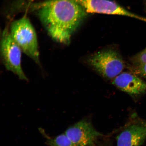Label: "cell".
Masks as SVG:
<instances>
[{
    "instance_id": "obj_1",
    "label": "cell",
    "mask_w": 146,
    "mask_h": 146,
    "mask_svg": "<svg viewBox=\"0 0 146 146\" xmlns=\"http://www.w3.org/2000/svg\"><path fill=\"white\" fill-rule=\"evenodd\" d=\"M39 19L49 35L67 44L87 13L76 0H49L38 7Z\"/></svg>"
},
{
    "instance_id": "obj_2",
    "label": "cell",
    "mask_w": 146,
    "mask_h": 146,
    "mask_svg": "<svg viewBox=\"0 0 146 146\" xmlns=\"http://www.w3.org/2000/svg\"><path fill=\"white\" fill-rule=\"evenodd\" d=\"M10 33L23 53L39 63V53L36 31L30 20L23 16L11 25Z\"/></svg>"
},
{
    "instance_id": "obj_3",
    "label": "cell",
    "mask_w": 146,
    "mask_h": 146,
    "mask_svg": "<svg viewBox=\"0 0 146 146\" xmlns=\"http://www.w3.org/2000/svg\"><path fill=\"white\" fill-rule=\"evenodd\" d=\"M87 62L103 77L113 79L121 74L125 67L124 61L116 50L107 49L90 55Z\"/></svg>"
},
{
    "instance_id": "obj_4",
    "label": "cell",
    "mask_w": 146,
    "mask_h": 146,
    "mask_svg": "<svg viewBox=\"0 0 146 146\" xmlns=\"http://www.w3.org/2000/svg\"><path fill=\"white\" fill-rule=\"evenodd\" d=\"M1 51L5 68L16 74L20 79L27 81L28 78L21 66L23 51L13 39L10 32L7 30H5L3 33L1 41Z\"/></svg>"
},
{
    "instance_id": "obj_5",
    "label": "cell",
    "mask_w": 146,
    "mask_h": 146,
    "mask_svg": "<svg viewBox=\"0 0 146 146\" xmlns=\"http://www.w3.org/2000/svg\"><path fill=\"white\" fill-rule=\"evenodd\" d=\"M65 133L75 146H95L98 138L102 136L87 119L78 122Z\"/></svg>"
},
{
    "instance_id": "obj_6",
    "label": "cell",
    "mask_w": 146,
    "mask_h": 146,
    "mask_svg": "<svg viewBox=\"0 0 146 146\" xmlns=\"http://www.w3.org/2000/svg\"><path fill=\"white\" fill-rule=\"evenodd\" d=\"M87 13L116 15L128 16L146 22V18L129 11L110 0H76Z\"/></svg>"
},
{
    "instance_id": "obj_7",
    "label": "cell",
    "mask_w": 146,
    "mask_h": 146,
    "mask_svg": "<svg viewBox=\"0 0 146 146\" xmlns=\"http://www.w3.org/2000/svg\"><path fill=\"white\" fill-rule=\"evenodd\" d=\"M146 139V120L135 115L132 121L117 137V146H140Z\"/></svg>"
},
{
    "instance_id": "obj_8",
    "label": "cell",
    "mask_w": 146,
    "mask_h": 146,
    "mask_svg": "<svg viewBox=\"0 0 146 146\" xmlns=\"http://www.w3.org/2000/svg\"><path fill=\"white\" fill-rule=\"evenodd\" d=\"M112 84L123 92L133 97L146 92V83L134 73L122 72L113 79Z\"/></svg>"
},
{
    "instance_id": "obj_9",
    "label": "cell",
    "mask_w": 146,
    "mask_h": 146,
    "mask_svg": "<svg viewBox=\"0 0 146 146\" xmlns=\"http://www.w3.org/2000/svg\"><path fill=\"white\" fill-rule=\"evenodd\" d=\"M49 144L50 146H75L65 133L51 139Z\"/></svg>"
},
{
    "instance_id": "obj_10",
    "label": "cell",
    "mask_w": 146,
    "mask_h": 146,
    "mask_svg": "<svg viewBox=\"0 0 146 146\" xmlns=\"http://www.w3.org/2000/svg\"><path fill=\"white\" fill-rule=\"evenodd\" d=\"M131 62L133 67L138 66L146 63V48L137 54L131 57Z\"/></svg>"
},
{
    "instance_id": "obj_11",
    "label": "cell",
    "mask_w": 146,
    "mask_h": 146,
    "mask_svg": "<svg viewBox=\"0 0 146 146\" xmlns=\"http://www.w3.org/2000/svg\"><path fill=\"white\" fill-rule=\"evenodd\" d=\"M132 70L135 74L146 80V63L138 66L132 67Z\"/></svg>"
},
{
    "instance_id": "obj_12",
    "label": "cell",
    "mask_w": 146,
    "mask_h": 146,
    "mask_svg": "<svg viewBox=\"0 0 146 146\" xmlns=\"http://www.w3.org/2000/svg\"><path fill=\"white\" fill-rule=\"evenodd\" d=\"M145 1H146V0H145Z\"/></svg>"
}]
</instances>
